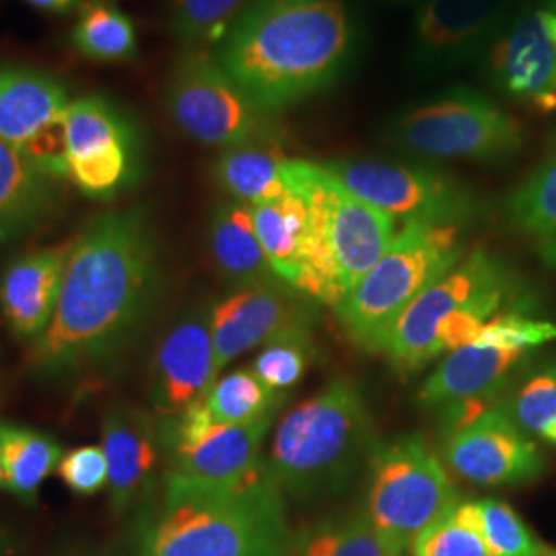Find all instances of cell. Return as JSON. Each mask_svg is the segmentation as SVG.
I'll list each match as a JSON object with an SVG mask.
<instances>
[{"instance_id":"cell-1","label":"cell","mask_w":556,"mask_h":556,"mask_svg":"<svg viewBox=\"0 0 556 556\" xmlns=\"http://www.w3.org/2000/svg\"><path fill=\"white\" fill-rule=\"evenodd\" d=\"M157 238L144 206L103 213L68 245L59 307L34 346L46 374L114 357L151 312Z\"/></svg>"},{"instance_id":"cell-2","label":"cell","mask_w":556,"mask_h":556,"mask_svg":"<svg viewBox=\"0 0 556 556\" xmlns=\"http://www.w3.org/2000/svg\"><path fill=\"white\" fill-rule=\"evenodd\" d=\"M358 50V25L344 0H252L215 56L266 114L330 89Z\"/></svg>"},{"instance_id":"cell-3","label":"cell","mask_w":556,"mask_h":556,"mask_svg":"<svg viewBox=\"0 0 556 556\" xmlns=\"http://www.w3.org/2000/svg\"><path fill=\"white\" fill-rule=\"evenodd\" d=\"M291 540L282 491L268 470L227 489L167 475L140 517L135 556H287Z\"/></svg>"},{"instance_id":"cell-4","label":"cell","mask_w":556,"mask_h":556,"mask_svg":"<svg viewBox=\"0 0 556 556\" xmlns=\"http://www.w3.org/2000/svg\"><path fill=\"white\" fill-rule=\"evenodd\" d=\"M376 447L374 418L357 383L332 379L282 418L266 470L282 495L324 497L344 489Z\"/></svg>"},{"instance_id":"cell-5","label":"cell","mask_w":556,"mask_h":556,"mask_svg":"<svg viewBox=\"0 0 556 556\" xmlns=\"http://www.w3.org/2000/svg\"><path fill=\"white\" fill-rule=\"evenodd\" d=\"M289 192L309 211V258L301 295L337 307L396 238V219L355 197L321 163L287 160Z\"/></svg>"},{"instance_id":"cell-6","label":"cell","mask_w":556,"mask_h":556,"mask_svg":"<svg viewBox=\"0 0 556 556\" xmlns=\"http://www.w3.org/2000/svg\"><path fill=\"white\" fill-rule=\"evenodd\" d=\"M521 295L509 264L477 248L408 305L383 355L400 371H417L443 353L475 344L491 319L519 312Z\"/></svg>"},{"instance_id":"cell-7","label":"cell","mask_w":556,"mask_h":556,"mask_svg":"<svg viewBox=\"0 0 556 556\" xmlns=\"http://www.w3.org/2000/svg\"><path fill=\"white\" fill-rule=\"evenodd\" d=\"M464 256L459 227L404 223L378 264L334 307L346 337L365 353H386L408 305Z\"/></svg>"},{"instance_id":"cell-8","label":"cell","mask_w":556,"mask_h":556,"mask_svg":"<svg viewBox=\"0 0 556 556\" xmlns=\"http://www.w3.org/2000/svg\"><path fill=\"white\" fill-rule=\"evenodd\" d=\"M457 503L456 484L427 439L400 435L378 443L369 459L363 514L383 536L410 551Z\"/></svg>"},{"instance_id":"cell-9","label":"cell","mask_w":556,"mask_h":556,"mask_svg":"<svg viewBox=\"0 0 556 556\" xmlns=\"http://www.w3.org/2000/svg\"><path fill=\"white\" fill-rule=\"evenodd\" d=\"M402 151L431 160L501 163L523 149V126L470 87H454L402 112L388 126Z\"/></svg>"},{"instance_id":"cell-10","label":"cell","mask_w":556,"mask_h":556,"mask_svg":"<svg viewBox=\"0 0 556 556\" xmlns=\"http://www.w3.org/2000/svg\"><path fill=\"white\" fill-rule=\"evenodd\" d=\"M165 105L179 130L206 147L227 151L280 139L277 118L250 100L215 52L204 48L179 52L165 87Z\"/></svg>"},{"instance_id":"cell-11","label":"cell","mask_w":556,"mask_h":556,"mask_svg":"<svg viewBox=\"0 0 556 556\" xmlns=\"http://www.w3.org/2000/svg\"><path fill=\"white\" fill-rule=\"evenodd\" d=\"M441 459L478 486H516L544 472L536 443L503 410L501 400L441 408Z\"/></svg>"},{"instance_id":"cell-12","label":"cell","mask_w":556,"mask_h":556,"mask_svg":"<svg viewBox=\"0 0 556 556\" xmlns=\"http://www.w3.org/2000/svg\"><path fill=\"white\" fill-rule=\"evenodd\" d=\"M355 197L404 223L470 227L484 217L477 192L452 174L388 161L321 163Z\"/></svg>"},{"instance_id":"cell-13","label":"cell","mask_w":556,"mask_h":556,"mask_svg":"<svg viewBox=\"0 0 556 556\" xmlns=\"http://www.w3.org/2000/svg\"><path fill=\"white\" fill-rule=\"evenodd\" d=\"M273 418L254 425H220L204 406V397L161 427V447L169 452V477L190 484L227 489L266 470L264 438Z\"/></svg>"},{"instance_id":"cell-14","label":"cell","mask_w":556,"mask_h":556,"mask_svg":"<svg viewBox=\"0 0 556 556\" xmlns=\"http://www.w3.org/2000/svg\"><path fill=\"white\" fill-rule=\"evenodd\" d=\"M526 0H427L417 9L408 68L417 79L452 75L482 59Z\"/></svg>"},{"instance_id":"cell-15","label":"cell","mask_w":556,"mask_h":556,"mask_svg":"<svg viewBox=\"0 0 556 556\" xmlns=\"http://www.w3.org/2000/svg\"><path fill=\"white\" fill-rule=\"evenodd\" d=\"M314 303L282 282L239 287L211 309L217 371L243 353L298 328L314 326Z\"/></svg>"},{"instance_id":"cell-16","label":"cell","mask_w":556,"mask_h":556,"mask_svg":"<svg viewBox=\"0 0 556 556\" xmlns=\"http://www.w3.org/2000/svg\"><path fill=\"white\" fill-rule=\"evenodd\" d=\"M211 312H194L163 337L153 361V402L176 417L206 396L217 381Z\"/></svg>"},{"instance_id":"cell-17","label":"cell","mask_w":556,"mask_h":556,"mask_svg":"<svg viewBox=\"0 0 556 556\" xmlns=\"http://www.w3.org/2000/svg\"><path fill=\"white\" fill-rule=\"evenodd\" d=\"M482 59L484 77L503 96L532 103L556 89V46L540 9L526 4Z\"/></svg>"},{"instance_id":"cell-18","label":"cell","mask_w":556,"mask_h":556,"mask_svg":"<svg viewBox=\"0 0 556 556\" xmlns=\"http://www.w3.org/2000/svg\"><path fill=\"white\" fill-rule=\"evenodd\" d=\"M101 438L110 501L124 511L147 495L160 462L161 429L139 408L114 406L103 418Z\"/></svg>"},{"instance_id":"cell-19","label":"cell","mask_w":556,"mask_h":556,"mask_svg":"<svg viewBox=\"0 0 556 556\" xmlns=\"http://www.w3.org/2000/svg\"><path fill=\"white\" fill-rule=\"evenodd\" d=\"M71 245V243H68ZM68 245L15 260L0 277V307L23 340H40L59 307Z\"/></svg>"},{"instance_id":"cell-20","label":"cell","mask_w":556,"mask_h":556,"mask_svg":"<svg viewBox=\"0 0 556 556\" xmlns=\"http://www.w3.org/2000/svg\"><path fill=\"white\" fill-rule=\"evenodd\" d=\"M528 353L468 344L452 351L425 379L418 402L429 408H447L472 400H501L511 374Z\"/></svg>"},{"instance_id":"cell-21","label":"cell","mask_w":556,"mask_h":556,"mask_svg":"<svg viewBox=\"0 0 556 556\" xmlns=\"http://www.w3.org/2000/svg\"><path fill=\"white\" fill-rule=\"evenodd\" d=\"M71 98L66 85L43 71L0 66V139L21 149L62 118Z\"/></svg>"},{"instance_id":"cell-22","label":"cell","mask_w":556,"mask_h":556,"mask_svg":"<svg viewBox=\"0 0 556 556\" xmlns=\"http://www.w3.org/2000/svg\"><path fill=\"white\" fill-rule=\"evenodd\" d=\"M59 202L56 179L0 139V243L20 239L50 217Z\"/></svg>"},{"instance_id":"cell-23","label":"cell","mask_w":556,"mask_h":556,"mask_svg":"<svg viewBox=\"0 0 556 556\" xmlns=\"http://www.w3.org/2000/svg\"><path fill=\"white\" fill-rule=\"evenodd\" d=\"M260 243L282 285L301 293L309 258V211L289 192L282 199L252 206Z\"/></svg>"},{"instance_id":"cell-24","label":"cell","mask_w":556,"mask_h":556,"mask_svg":"<svg viewBox=\"0 0 556 556\" xmlns=\"http://www.w3.org/2000/svg\"><path fill=\"white\" fill-rule=\"evenodd\" d=\"M505 213L538 260L556 270V135L544 160L505 200Z\"/></svg>"},{"instance_id":"cell-25","label":"cell","mask_w":556,"mask_h":556,"mask_svg":"<svg viewBox=\"0 0 556 556\" xmlns=\"http://www.w3.org/2000/svg\"><path fill=\"white\" fill-rule=\"evenodd\" d=\"M208 243L217 268L239 287L280 282L260 243L250 204L238 200L219 204L211 219Z\"/></svg>"},{"instance_id":"cell-26","label":"cell","mask_w":556,"mask_h":556,"mask_svg":"<svg viewBox=\"0 0 556 556\" xmlns=\"http://www.w3.org/2000/svg\"><path fill=\"white\" fill-rule=\"evenodd\" d=\"M62 447L38 429L0 422V491L36 501L41 482L59 470Z\"/></svg>"},{"instance_id":"cell-27","label":"cell","mask_w":556,"mask_h":556,"mask_svg":"<svg viewBox=\"0 0 556 556\" xmlns=\"http://www.w3.org/2000/svg\"><path fill=\"white\" fill-rule=\"evenodd\" d=\"M68 163L89 160L122 147H140L139 128L101 96L71 100L62 114Z\"/></svg>"},{"instance_id":"cell-28","label":"cell","mask_w":556,"mask_h":556,"mask_svg":"<svg viewBox=\"0 0 556 556\" xmlns=\"http://www.w3.org/2000/svg\"><path fill=\"white\" fill-rule=\"evenodd\" d=\"M285 163L273 144L236 147L215 161V179L231 199L256 206L289 194Z\"/></svg>"},{"instance_id":"cell-29","label":"cell","mask_w":556,"mask_h":556,"mask_svg":"<svg viewBox=\"0 0 556 556\" xmlns=\"http://www.w3.org/2000/svg\"><path fill=\"white\" fill-rule=\"evenodd\" d=\"M396 542L383 536L369 517L361 514L326 517L303 528L291 540L287 556H402Z\"/></svg>"},{"instance_id":"cell-30","label":"cell","mask_w":556,"mask_h":556,"mask_svg":"<svg viewBox=\"0 0 556 556\" xmlns=\"http://www.w3.org/2000/svg\"><path fill=\"white\" fill-rule=\"evenodd\" d=\"M73 48L93 62H128L139 52L137 27L116 4L85 2L71 34Z\"/></svg>"},{"instance_id":"cell-31","label":"cell","mask_w":556,"mask_h":556,"mask_svg":"<svg viewBox=\"0 0 556 556\" xmlns=\"http://www.w3.org/2000/svg\"><path fill=\"white\" fill-rule=\"evenodd\" d=\"M280 397L252 369H238L213 383L204 396V406L220 425H254L273 418Z\"/></svg>"},{"instance_id":"cell-32","label":"cell","mask_w":556,"mask_h":556,"mask_svg":"<svg viewBox=\"0 0 556 556\" xmlns=\"http://www.w3.org/2000/svg\"><path fill=\"white\" fill-rule=\"evenodd\" d=\"M252 0H169V31L181 50L219 46Z\"/></svg>"},{"instance_id":"cell-33","label":"cell","mask_w":556,"mask_h":556,"mask_svg":"<svg viewBox=\"0 0 556 556\" xmlns=\"http://www.w3.org/2000/svg\"><path fill=\"white\" fill-rule=\"evenodd\" d=\"M501 406L523 433L546 439L556 425V358L534 367Z\"/></svg>"},{"instance_id":"cell-34","label":"cell","mask_w":556,"mask_h":556,"mask_svg":"<svg viewBox=\"0 0 556 556\" xmlns=\"http://www.w3.org/2000/svg\"><path fill=\"white\" fill-rule=\"evenodd\" d=\"M413 556H493L478 517L477 501H459L410 546Z\"/></svg>"},{"instance_id":"cell-35","label":"cell","mask_w":556,"mask_h":556,"mask_svg":"<svg viewBox=\"0 0 556 556\" xmlns=\"http://www.w3.org/2000/svg\"><path fill=\"white\" fill-rule=\"evenodd\" d=\"M314 357L312 328H298L264 344L252 371L275 392L293 388L305 376Z\"/></svg>"},{"instance_id":"cell-36","label":"cell","mask_w":556,"mask_h":556,"mask_svg":"<svg viewBox=\"0 0 556 556\" xmlns=\"http://www.w3.org/2000/svg\"><path fill=\"white\" fill-rule=\"evenodd\" d=\"M480 530L493 556H542L546 548L507 503L498 498L477 501Z\"/></svg>"},{"instance_id":"cell-37","label":"cell","mask_w":556,"mask_h":556,"mask_svg":"<svg viewBox=\"0 0 556 556\" xmlns=\"http://www.w3.org/2000/svg\"><path fill=\"white\" fill-rule=\"evenodd\" d=\"M556 321L551 319H536L523 316L521 312H507L495 319H491L480 337L477 344L493 346L501 351H523L530 353L542 344L555 342Z\"/></svg>"},{"instance_id":"cell-38","label":"cell","mask_w":556,"mask_h":556,"mask_svg":"<svg viewBox=\"0 0 556 556\" xmlns=\"http://www.w3.org/2000/svg\"><path fill=\"white\" fill-rule=\"evenodd\" d=\"M64 484L77 495L89 497L108 486V462L101 445H83L64 454L59 464Z\"/></svg>"},{"instance_id":"cell-39","label":"cell","mask_w":556,"mask_h":556,"mask_svg":"<svg viewBox=\"0 0 556 556\" xmlns=\"http://www.w3.org/2000/svg\"><path fill=\"white\" fill-rule=\"evenodd\" d=\"M20 151L25 155V160L34 163L43 174L54 179L66 178L68 147L62 118L46 126L34 139L27 140Z\"/></svg>"},{"instance_id":"cell-40","label":"cell","mask_w":556,"mask_h":556,"mask_svg":"<svg viewBox=\"0 0 556 556\" xmlns=\"http://www.w3.org/2000/svg\"><path fill=\"white\" fill-rule=\"evenodd\" d=\"M25 2L54 15H71L75 11H80L85 4V0H25Z\"/></svg>"},{"instance_id":"cell-41","label":"cell","mask_w":556,"mask_h":556,"mask_svg":"<svg viewBox=\"0 0 556 556\" xmlns=\"http://www.w3.org/2000/svg\"><path fill=\"white\" fill-rule=\"evenodd\" d=\"M542 11V20H544V27L551 36V40L555 41L556 46V0H551L546 7L540 9Z\"/></svg>"},{"instance_id":"cell-42","label":"cell","mask_w":556,"mask_h":556,"mask_svg":"<svg viewBox=\"0 0 556 556\" xmlns=\"http://www.w3.org/2000/svg\"><path fill=\"white\" fill-rule=\"evenodd\" d=\"M532 105L536 108L538 112H544V114H556V89L536 98V100L532 101Z\"/></svg>"},{"instance_id":"cell-43","label":"cell","mask_w":556,"mask_h":556,"mask_svg":"<svg viewBox=\"0 0 556 556\" xmlns=\"http://www.w3.org/2000/svg\"><path fill=\"white\" fill-rule=\"evenodd\" d=\"M386 2H392V4H400V7H420L422 2L427 0H386Z\"/></svg>"},{"instance_id":"cell-44","label":"cell","mask_w":556,"mask_h":556,"mask_svg":"<svg viewBox=\"0 0 556 556\" xmlns=\"http://www.w3.org/2000/svg\"><path fill=\"white\" fill-rule=\"evenodd\" d=\"M546 441H551V443H556V425L548 431V435H546Z\"/></svg>"},{"instance_id":"cell-45","label":"cell","mask_w":556,"mask_h":556,"mask_svg":"<svg viewBox=\"0 0 556 556\" xmlns=\"http://www.w3.org/2000/svg\"><path fill=\"white\" fill-rule=\"evenodd\" d=\"M542 556H556V551H546Z\"/></svg>"},{"instance_id":"cell-46","label":"cell","mask_w":556,"mask_h":556,"mask_svg":"<svg viewBox=\"0 0 556 556\" xmlns=\"http://www.w3.org/2000/svg\"><path fill=\"white\" fill-rule=\"evenodd\" d=\"M402 556H406V555H402Z\"/></svg>"}]
</instances>
